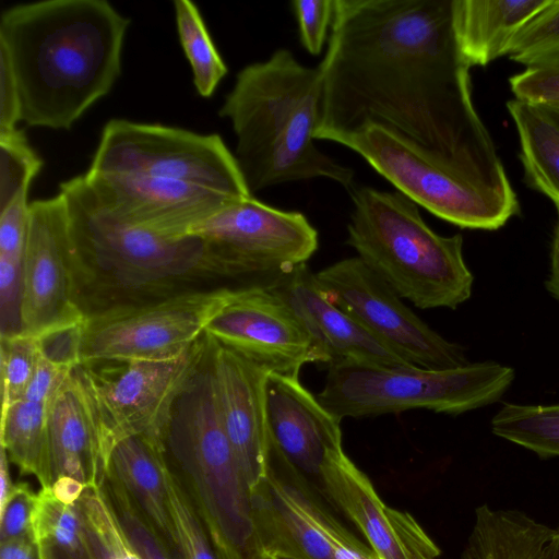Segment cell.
I'll use <instances>...</instances> for the list:
<instances>
[{
  "instance_id": "7",
  "label": "cell",
  "mask_w": 559,
  "mask_h": 559,
  "mask_svg": "<svg viewBox=\"0 0 559 559\" xmlns=\"http://www.w3.org/2000/svg\"><path fill=\"white\" fill-rule=\"evenodd\" d=\"M514 370L495 361L449 369L377 368L340 364L328 367L321 404L338 418L429 409L460 415L498 402Z\"/></svg>"
},
{
  "instance_id": "48",
  "label": "cell",
  "mask_w": 559,
  "mask_h": 559,
  "mask_svg": "<svg viewBox=\"0 0 559 559\" xmlns=\"http://www.w3.org/2000/svg\"><path fill=\"white\" fill-rule=\"evenodd\" d=\"M48 551L50 555V559H91L90 555H87V556H71V555H66V554H62V552H59L56 550H50V549H48Z\"/></svg>"
},
{
  "instance_id": "42",
  "label": "cell",
  "mask_w": 559,
  "mask_h": 559,
  "mask_svg": "<svg viewBox=\"0 0 559 559\" xmlns=\"http://www.w3.org/2000/svg\"><path fill=\"white\" fill-rule=\"evenodd\" d=\"M21 121L20 95L10 61L0 51V131L16 128Z\"/></svg>"
},
{
  "instance_id": "16",
  "label": "cell",
  "mask_w": 559,
  "mask_h": 559,
  "mask_svg": "<svg viewBox=\"0 0 559 559\" xmlns=\"http://www.w3.org/2000/svg\"><path fill=\"white\" fill-rule=\"evenodd\" d=\"M84 177L99 204L115 218L170 239L190 236L238 201L213 189L163 178L88 170Z\"/></svg>"
},
{
  "instance_id": "2",
  "label": "cell",
  "mask_w": 559,
  "mask_h": 559,
  "mask_svg": "<svg viewBox=\"0 0 559 559\" xmlns=\"http://www.w3.org/2000/svg\"><path fill=\"white\" fill-rule=\"evenodd\" d=\"M130 23L106 0H41L3 10L0 51L15 76L21 121L70 130L120 76Z\"/></svg>"
},
{
  "instance_id": "15",
  "label": "cell",
  "mask_w": 559,
  "mask_h": 559,
  "mask_svg": "<svg viewBox=\"0 0 559 559\" xmlns=\"http://www.w3.org/2000/svg\"><path fill=\"white\" fill-rule=\"evenodd\" d=\"M205 333L271 373L299 377L304 365L317 364L309 334L270 282L231 287Z\"/></svg>"
},
{
  "instance_id": "49",
  "label": "cell",
  "mask_w": 559,
  "mask_h": 559,
  "mask_svg": "<svg viewBox=\"0 0 559 559\" xmlns=\"http://www.w3.org/2000/svg\"><path fill=\"white\" fill-rule=\"evenodd\" d=\"M542 108H544L559 123V108H557V107H542Z\"/></svg>"
},
{
  "instance_id": "18",
  "label": "cell",
  "mask_w": 559,
  "mask_h": 559,
  "mask_svg": "<svg viewBox=\"0 0 559 559\" xmlns=\"http://www.w3.org/2000/svg\"><path fill=\"white\" fill-rule=\"evenodd\" d=\"M319 478L330 500L383 559H437L440 548L408 512L386 506L343 444L325 460Z\"/></svg>"
},
{
  "instance_id": "52",
  "label": "cell",
  "mask_w": 559,
  "mask_h": 559,
  "mask_svg": "<svg viewBox=\"0 0 559 559\" xmlns=\"http://www.w3.org/2000/svg\"><path fill=\"white\" fill-rule=\"evenodd\" d=\"M558 108V107H557Z\"/></svg>"
},
{
  "instance_id": "23",
  "label": "cell",
  "mask_w": 559,
  "mask_h": 559,
  "mask_svg": "<svg viewBox=\"0 0 559 559\" xmlns=\"http://www.w3.org/2000/svg\"><path fill=\"white\" fill-rule=\"evenodd\" d=\"M550 0H452V27L471 67L507 55L522 26Z\"/></svg>"
},
{
  "instance_id": "12",
  "label": "cell",
  "mask_w": 559,
  "mask_h": 559,
  "mask_svg": "<svg viewBox=\"0 0 559 559\" xmlns=\"http://www.w3.org/2000/svg\"><path fill=\"white\" fill-rule=\"evenodd\" d=\"M85 317L66 201L60 193L33 201L23 255L21 333L46 341L79 328Z\"/></svg>"
},
{
  "instance_id": "1",
  "label": "cell",
  "mask_w": 559,
  "mask_h": 559,
  "mask_svg": "<svg viewBox=\"0 0 559 559\" xmlns=\"http://www.w3.org/2000/svg\"><path fill=\"white\" fill-rule=\"evenodd\" d=\"M314 140L365 126L399 135L483 194L519 210L472 98L452 27V0H334Z\"/></svg>"
},
{
  "instance_id": "34",
  "label": "cell",
  "mask_w": 559,
  "mask_h": 559,
  "mask_svg": "<svg viewBox=\"0 0 559 559\" xmlns=\"http://www.w3.org/2000/svg\"><path fill=\"white\" fill-rule=\"evenodd\" d=\"M45 341L19 333L1 338L2 409L24 399Z\"/></svg>"
},
{
  "instance_id": "31",
  "label": "cell",
  "mask_w": 559,
  "mask_h": 559,
  "mask_svg": "<svg viewBox=\"0 0 559 559\" xmlns=\"http://www.w3.org/2000/svg\"><path fill=\"white\" fill-rule=\"evenodd\" d=\"M165 480L177 559H218L197 509L168 462Z\"/></svg>"
},
{
  "instance_id": "40",
  "label": "cell",
  "mask_w": 559,
  "mask_h": 559,
  "mask_svg": "<svg viewBox=\"0 0 559 559\" xmlns=\"http://www.w3.org/2000/svg\"><path fill=\"white\" fill-rule=\"evenodd\" d=\"M78 364L80 360L76 355L55 356L44 346L23 400L49 404Z\"/></svg>"
},
{
  "instance_id": "32",
  "label": "cell",
  "mask_w": 559,
  "mask_h": 559,
  "mask_svg": "<svg viewBox=\"0 0 559 559\" xmlns=\"http://www.w3.org/2000/svg\"><path fill=\"white\" fill-rule=\"evenodd\" d=\"M507 55L526 68L559 60V0H550L522 26Z\"/></svg>"
},
{
  "instance_id": "21",
  "label": "cell",
  "mask_w": 559,
  "mask_h": 559,
  "mask_svg": "<svg viewBox=\"0 0 559 559\" xmlns=\"http://www.w3.org/2000/svg\"><path fill=\"white\" fill-rule=\"evenodd\" d=\"M47 429L52 484L70 478L100 486L106 467L95 419L74 369L48 405Z\"/></svg>"
},
{
  "instance_id": "24",
  "label": "cell",
  "mask_w": 559,
  "mask_h": 559,
  "mask_svg": "<svg viewBox=\"0 0 559 559\" xmlns=\"http://www.w3.org/2000/svg\"><path fill=\"white\" fill-rule=\"evenodd\" d=\"M557 533L521 511L483 504L460 559H535Z\"/></svg>"
},
{
  "instance_id": "11",
  "label": "cell",
  "mask_w": 559,
  "mask_h": 559,
  "mask_svg": "<svg viewBox=\"0 0 559 559\" xmlns=\"http://www.w3.org/2000/svg\"><path fill=\"white\" fill-rule=\"evenodd\" d=\"M397 191L428 212L462 228L495 230L519 210L487 197L419 146L378 126L340 138Z\"/></svg>"
},
{
  "instance_id": "50",
  "label": "cell",
  "mask_w": 559,
  "mask_h": 559,
  "mask_svg": "<svg viewBox=\"0 0 559 559\" xmlns=\"http://www.w3.org/2000/svg\"><path fill=\"white\" fill-rule=\"evenodd\" d=\"M258 559H277L269 556L259 555Z\"/></svg>"
},
{
  "instance_id": "19",
  "label": "cell",
  "mask_w": 559,
  "mask_h": 559,
  "mask_svg": "<svg viewBox=\"0 0 559 559\" xmlns=\"http://www.w3.org/2000/svg\"><path fill=\"white\" fill-rule=\"evenodd\" d=\"M286 299L309 334L317 364L377 368L416 367L337 307L307 264L269 281Z\"/></svg>"
},
{
  "instance_id": "6",
  "label": "cell",
  "mask_w": 559,
  "mask_h": 559,
  "mask_svg": "<svg viewBox=\"0 0 559 559\" xmlns=\"http://www.w3.org/2000/svg\"><path fill=\"white\" fill-rule=\"evenodd\" d=\"M349 193L346 243L401 298L420 309H456L471 297L474 276L461 234L433 231L397 190L354 187Z\"/></svg>"
},
{
  "instance_id": "10",
  "label": "cell",
  "mask_w": 559,
  "mask_h": 559,
  "mask_svg": "<svg viewBox=\"0 0 559 559\" xmlns=\"http://www.w3.org/2000/svg\"><path fill=\"white\" fill-rule=\"evenodd\" d=\"M230 290L219 286L86 314L75 329L80 364L178 358L204 335Z\"/></svg>"
},
{
  "instance_id": "3",
  "label": "cell",
  "mask_w": 559,
  "mask_h": 559,
  "mask_svg": "<svg viewBox=\"0 0 559 559\" xmlns=\"http://www.w3.org/2000/svg\"><path fill=\"white\" fill-rule=\"evenodd\" d=\"M59 193L68 209L85 314L238 281L206 239L195 235L170 239L115 218L99 204L84 175L62 181Z\"/></svg>"
},
{
  "instance_id": "29",
  "label": "cell",
  "mask_w": 559,
  "mask_h": 559,
  "mask_svg": "<svg viewBox=\"0 0 559 559\" xmlns=\"http://www.w3.org/2000/svg\"><path fill=\"white\" fill-rule=\"evenodd\" d=\"M34 534L50 550L71 556L88 555L79 501H64L50 487L40 488L37 492Z\"/></svg>"
},
{
  "instance_id": "20",
  "label": "cell",
  "mask_w": 559,
  "mask_h": 559,
  "mask_svg": "<svg viewBox=\"0 0 559 559\" xmlns=\"http://www.w3.org/2000/svg\"><path fill=\"white\" fill-rule=\"evenodd\" d=\"M259 555L277 559H334V516L307 491L272 468L251 493Z\"/></svg>"
},
{
  "instance_id": "46",
  "label": "cell",
  "mask_w": 559,
  "mask_h": 559,
  "mask_svg": "<svg viewBox=\"0 0 559 559\" xmlns=\"http://www.w3.org/2000/svg\"><path fill=\"white\" fill-rule=\"evenodd\" d=\"M9 457L4 448L0 449V507H2L14 487L10 476Z\"/></svg>"
},
{
  "instance_id": "26",
  "label": "cell",
  "mask_w": 559,
  "mask_h": 559,
  "mask_svg": "<svg viewBox=\"0 0 559 559\" xmlns=\"http://www.w3.org/2000/svg\"><path fill=\"white\" fill-rule=\"evenodd\" d=\"M47 403L21 400L1 413L0 445L24 475L37 478L40 488L52 486L49 460Z\"/></svg>"
},
{
  "instance_id": "37",
  "label": "cell",
  "mask_w": 559,
  "mask_h": 559,
  "mask_svg": "<svg viewBox=\"0 0 559 559\" xmlns=\"http://www.w3.org/2000/svg\"><path fill=\"white\" fill-rule=\"evenodd\" d=\"M36 503L37 492L28 484H14L4 504L0 507V542L35 537Z\"/></svg>"
},
{
  "instance_id": "41",
  "label": "cell",
  "mask_w": 559,
  "mask_h": 559,
  "mask_svg": "<svg viewBox=\"0 0 559 559\" xmlns=\"http://www.w3.org/2000/svg\"><path fill=\"white\" fill-rule=\"evenodd\" d=\"M27 195L22 193L0 210V257L23 260L29 225Z\"/></svg>"
},
{
  "instance_id": "25",
  "label": "cell",
  "mask_w": 559,
  "mask_h": 559,
  "mask_svg": "<svg viewBox=\"0 0 559 559\" xmlns=\"http://www.w3.org/2000/svg\"><path fill=\"white\" fill-rule=\"evenodd\" d=\"M507 109L518 132L528 185L559 207V123L544 108L515 98Z\"/></svg>"
},
{
  "instance_id": "36",
  "label": "cell",
  "mask_w": 559,
  "mask_h": 559,
  "mask_svg": "<svg viewBox=\"0 0 559 559\" xmlns=\"http://www.w3.org/2000/svg\"><path fill=\"white\" fill-rule=\"evenodd\" d=\"M509 84L518 100L539 107L559 108V60L526 68L512 75Z\"/></svg>"
},
{
  "instance_id": "9",
  "label": "cell",
  "mask_w": 559,
  "mask_h": 559,
  "mask_svg": "<svg viewBox=\"0 0 559 559\" xmlns=\"http://www.w3.org/2000/svg\"><path fill=\"white\" fill-rule=\"evenodd\" d=\"M88 171L163 178L252 197L234 154L218 134L111 119L103 128Z\"/></svg>"
},
{
  "instance_id": "4",
  "label": "cell",
  "mask_w": 559,
  "mask_h": 559,
  "mask_svg": "<svg viewBox=\"0 0 559 559\" xmlns=\"http://www.w3.org/2000/svg\"><path fill=\"white\" fill-rule=\"evenodd\" d=\"M322 72L286 49L242 68L219 117L231 122L235 158L251 192L292 181L325 178L350 191L354 170L314 144Z\"/></svg>"
},
{
  "instance_id": "38",
  "label": "cell",
  "mask_w": 559,
  "mask_h": 559,
  "mask_svg": "<svg viewBox=\"0 0 559 559\" xmlns=\"http://www.w3.org/2000/svg\"><path fill=\"white\" fill-rule=\"evenodd\" d=\"M23 260L0 257V337L21 333Z\"/></svg>"
},
{
  "instance_id": "44",
  "label": "cell",
  "mask_w": 559,
  "mask_h": 559,
  "mask_svg": "<svg viewBox=\"0 0 559 559\" xmlns=\"http://www.w3.org/2000/svg\"><path fill=\"white\" fill-rule=\"evenodd\" d=\"M0 559H50L48 549L35 537L0 542Z\"/></svg>"
},
{
  "instance_id": "28",
  "label": "cell",
  "mask_w": 559,
  "mask_h": 559,
  "mask_svg": "<svg viewBox=\"0 0 559 559\" xmlns=\"http://www.w3.org/2000/svg\"><path fill=\"white\" fill-rule=\"evenodd\" d=\"M179 40L189 60L198 94L209 98L227 74L228 68L207 32L198 7L190 0H175Z\"/></svg>"
},
{
  "instance_id": "47",
  "label": "cell",
  "mask_w": 559,
  "mask_h": 559,
  "mask_svg": "<svg viewBox=\"0 0 559 559\" xmlns=\"http://www.w3.org/2000/svg\"><path fill=\"white\" fill-rule=\"evenodd\" d=\"M535 559H559V534L552 537Z\"/></svg>"
},
{
  "instance_id": "17",
  "label": "cell",
  "mask_w": 559,
  "mask_h": 559,
  "mask_svg": "<svg viewBox=\"0 0 559 559\" xmlns=\"http://www.w3.org/2000/svg\"><path fill=\"white\" fill-rule=\"evenodd\" d=\"M211 341L210 361L223 425L251 493L272 469L266 409L271 372Z\"/></svg>"
},
{
  "instance_id": "43",
  "label": "cell",
  "mask_w": 559,
  "mask_h": 559,
  "mask_svg": "<svg viewBox=\"0 0 559 559\" xmlns=\"http://www.w3.org/2000/svg\"><path fill=\"white\" fill-rule=\"evenodd\" d=\"M331 542L334 559H383L370 546L356 538L335 518L331 525Z\"/></svg>"
},
{
  "instance_id": "51",
  "label": "cell",
  "mask_w": 559,
  "mask_h": 559,
  "mask_svg": "<svg viewBox=\"0 0 559 559\" xmlns=\"http://www.w3.org/2000/svg\"><path fill=\"white\" fill-rule=\"evenodd\" d=\"M558 534H559V531H558Z\"/></svg>"
},
{
  "instance_id": "39",
  "label": "cell",
  "mask_w": 559,
  "mask_h": 559,
  "mask_svg": "<svg viewBox=\"0 0 559 559\" xmlns=\"http://www.w3.org/2000/svg\"><path fill=\"white\" fill-rule=\"evenodd\" d=\"M292 7L301 45L309 53L320 55L332 24L334 0H295Z\"/></svg>"
},
{
  "instance_id": "22",
  "label": "cell",
  "mask_w": 559,
  "mask_h": 559,
  "mask_svg": "<svg viewBox=\"0 0 559 559\" xmlns=\"http://www.w3.org/2000/svg\"><path fill=\"white\" fill-rule=\"evenodd\" d=\"M166 465L163 437L135 435L116 444L108 461L105 479L121 487L176 556L167 502Z\"/></svg>"
},
{
  "instance_id": "35",
  "label": "cell",
  "mask_w": 559,
  "mask_h": 559,
  "mask_svg": "<svg viewBox=\"0 0 559 559\" xmlns=\"http://www.w3.org/2000/svg\"><path fill=\"white\" fill-rule=\"evenodd\" d=\"M107 495L130 543L142 559H177L157 532L141 515L127 493L116 483L104 479Z\"/></svg>"
},
{
  "instance_id": "13",
  "label": "cell",
  "mask_w": 559,
  "mask_h": 559,
  "mask_svg": "<svg viewBox=\"0 0 559 559\" xmlns=\"http://www.w3.org/2000/svg\"><path fill=\"white\" fill-rule=\"evenodd\" d=\"M316 276L337 307L407 362L426 369L469 362L462 346L425 323L358 257L332 263Z\"/></svg>"
},
{
  "instance_id": "33",
  "label": "cell",
  "mask_w": 559,
  "mask_h": 559,
  "mask_svg": "<svg viewBox=\"0 0 559 559\" xmlns=\"http://www.w3.org/2000/svg\"><path fill=\"white\" fill-rule=\"evenodd\" d=\"M41 166V158L22 130L0 131V210L28 192Z\"/></svg>"
},
{
  "instance_id": "5",
  "label": "cell",
  "mask_w": 559,
  "mask_h": 559,
  "mask_svg": "<svg viewBox=\"0 0 559 559\" xmlns=\"http://www.w3.org/2000/svg\"><path fill=\"white\" fill-rule=\"evenodd\" d=\"M163 441L217 558L258 559L250 492L223 425L210 350L174 403Z\"/></svg>"
},
{
  "instance_id": "8",
  "label": "cell",
  "mask_w": 559,
  "mask_h": 559,
  "mask_svg": "<svg viewBox=\"0 0 559 559\" xmlns=\"http://www.w3.org/2000/svg\"><path fill=\"white\" fill-rule=\"evenodd\" d=\"M204 333L185 354L171 360L81 362L74 368L90 403L107 471L110 454L121 440L164 431L171 408L206 356Z\"/></svg>"
},
{
  "instance_id": "14",
  "label": "cell",
  "mask_w": 559,
  "mask_h": 559,
  "mask_svg": "<svg viewBox=\"0 0 559 559\" xmlns=\"http://www.w3.org/2000/svg\"><path fill=\"white\" fill-rule=\"evenodd\" d=\"M191 235L213 243L238 281L253 283L306 264L319 247L318 231L302 213L270 206L253 195L227 205Z\"/></svg>"
},
{
  "instance_id": "45",
  "label": "cell",
  "mask_w": 559,
  "mask_h": 559,
  "mask_svg": "<svg viewBox=\"0 0 559 559\" xmlns=\"http://www.w3.org/2000/svg\"><path fill=\"white\" fill-rule=\"evenodd\" d=\"M557 209V221L554 229L551 253H550V273L545 283L547 290L559 300V207Z\"/></svg>"
},
{
  "instance_id": "27",
  "label": "cell",
  "mask_w": 559,
  "mask_h": 559,
  "mask_svg": "<svg viewBox=\"0 0 559 559\" xmlns=\"http://www.w3.org/2000/svg\"><path fill=\"white\" fill-rule=\"evenodd\" d=\"M491 430L539 457H559V404H504L491 419Z\"/></svg>"
},
{
  "instance_id": "30",
  "label": "cell",
  "mask_w": 559,
  "mask_h": 559,
  "mask_svg": "<svg viewBox=\"0 0 559 559\" xmlns=\"http://www.w3.org/2000/svg\"><path fill=\"white\" fill-rule=\"evenodd\" d=\"M79 503L91 559H142L126 535L102 486H87Z\"/></svg>"
}]
</instances>
